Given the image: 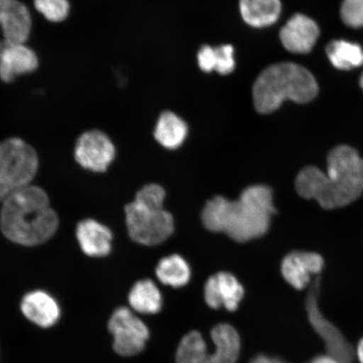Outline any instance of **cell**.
I'll use <instances>...</instances> for the list:
<instances>
[{
    "label": "cell",
    "instance_id": "f1b7e54d",
    "mask_svg": "<svg viewBox=\"0 0 363 363\" xmlns=\"http://www.w3.org/2000/svg\"><path fill=\"white\" fill-rule=\"evenodd\" d=\"M311 363H343L330 355H322L315 358Z\"/></svg>",
    "mask_w": 363,
    "mask_h": 363
},
{
    "label": "cell",
    "instance_id": "6da1fadb",
    "mask_svg": "<svg viewBox=\"0 0 363 363\" xmlns=\"http://www.w3.org/2000/svg\"><path fill=\"white\" fill-rule=\"evenodd\" d=\"M295 189L299 196L315 199L325 210L347 206L363 193V158L346 145L335 147L328 157V171L305 167L298 172Z\"/></svg>",
    "mask_w": 363,
    "mask_h": 363
},
{
    "label": "cell",
    "instance_id": "44dd1931",
    "mask_svg": "<svg viewBox=\"0 0 363 363\" xmlns=\"http://www.w3.org/2000/svg\"><path fill=\"white\" fill-rule=\"evenodd\" d=\"M177 363H216L215 351L208 350L206 340L197 330L186 334L176 352Z\"/></svg>",
    "mask_w": 363,
    "mask_h": 363
},
{
    "label": "cell",
    "instance_id": "4316f807",
    "mask_svg": "<svg viewBox=\"0 0 363 363\" xmlns=\"http://www.w3.org/2000/svg\"><path fill=\"white\" fill-rule=\"evenodd\" d=\"M198 63L201 69L211 72L216 69V50L210 45H203L198 53Z\"/></svg>",
    "mask_w": 363,
    "mask_h": 363
},
{
    "label": "cell",
    "instance_id": "9c48e42d",
    "mask_svg": "<svg viewBox=\"0 0 363 363\" xmlns=\"http://www.w3.org/2000/svg\"><path fill=\"white\" fill-rule=\"evenodd\" d=\"M74 156L84 169L106 172L116 157V147L108 136L99 130L87 131L76 143Z\"/></svg>",
    "mask_w": 363,
    "mask_h": 363
},
{
    "label": "cell",
    "instance_id": "83f0119b",
    "mask_svg": "<svg viewBox=\"0 0 363 363\" xmlns=\"http://www.w3.org/2000/svg\"><path fill=\"white\" fill-rule=\"evenodd\" d=\"M250 363H286L278 357H272L265 355H259L254 357Z\"/></svg>",
    "mask_w": 363,
    "mask_h": 363
},
{
    "label": "cell",
    "instance_id": "e0dca14e",
    "mask_svg": "<svg viewBox=\"0 0 363 363\" xmlns=\"http://www.w3.org/2000/svg\"><path fill=\"white\" fill-rule=\"evenodd\" d=\"M281 10L280 0H240V11L243 20L253 27L274 24L279 18Z\"/></svg>",
    "mask_w": 363,
    "mask_h": 363
},
{
    "label": "cell",
    "instance_id": "7a4b0ae2",
    "mask_svg": "<svg viewBox=\"0 0 363 363\" xmlns=\"http://www.w3.org/2000/svg\"><path fill=\"white\" fill-rule=\"evenodd\" d=\"M275 212L272 189L257 184L245 189L237 201L222 196L211 199L204 206L201 218L207 230L246 242L267 233Z\"/></svg>",
    "mask_w": 363,
    "mask_h": 363
},
{
    "label": "cell",
    "instance_id": "9a60e30c",
    "mask_svg": "<svg viewBox=\"0 0 363 363\" xmlns=\"http://www.w3.org/2000/svg\"><path fill=\"white\" fill-rule=\"evenodd\" d=\"M21 310L31 323L44 329L52 328L61 317V308L56 299L43 290L26 294L21 301Z\"/></svg>",
    "mask_w": 363,
    "mask_h": 363
},
{
    "label": "cell",
    "instance_id": "7c38bea8",
    "mask_svg": "<svg viewBox=\"0 0 363 363\" xmlns=\"http://www.w3.org/2000/svg\"><path fill=\"white\" fill-rule=\"evenodd\" d=\"M323 269V257L316 252H290L281 264L286 282L298 290L306 289L311 282L312 276H319Z\"/></svg>",
    "mask_w": 363,
    "mask_h": 363
},
{
    "label": "cell",
    "instance_id": "52a82bcc",
    "mask_svg": "<svg viewBox=\"0 0 363 363\" xmlns=\"http://www.w3.org/2000/svg\"><path fill=\"white\" fill-rule=\"evenodd\" d=\"M320 278L315 277L311 285L306 301V308L308 321L315 333L323 340L328 355L337 358L343 363H352L354 349L333 322L326 319L319 306Z\"/></svg>",
    "mask_w": 363,
    "mask_h": 363
},
{
    "label": "cell",
    "instance_id": "603a6c76",
    "mask_svg": "<svg viewBox=\"0 0 363 363\" xmlns=\"http://www.w3.org/2000/svg\"><path fill=\"white\" fill-rule=\"evenodd\" d=\"M329 60L340 70H352L363 65V50L359 45L347 40H334L326 48Z\"/></svg>",
    "mask_w": 363,
    "mask_h": 363
},
{
    "label": "cell",
    "instance_id": "3957f363",
    "mask_svg": "<svg viewBox=\"0 0 363 363\" xmlns=\"http://www.w3.org/2000/svg\"><path fill=\"white\" fill-rule=\"evenodd\" d=\"M58 216L48 195L30 184L18 190L2 203L0 228L11 242L26 247L38 246L56 233Z\"/></svg>",
    "mask_w": 363,
    "mask_h": 363
},
{
    "label": "cell",
    "instance_id": "2e32d148",
    "mask_svg": "<svg viewBox=\"0 0 363 363\" xmlns=\"http://www.w3.org/2000/svg\"><path fill=\"white\" fill-rule=\"evenodd\" d=\"M76 235L82 251L87 256L106 257L111 251L112 233L97 220L87 219L80 221L77 226Z\"/></svg>",
    "mask_w": 363,
    "mask_h": 363
},
{
    "label": "cell",
    "instance_id": "5b68a950",
    "mask_svg": "<svg viewBox=\"0 0 363 363\" xmlns=\"http://www.w3.org/2000/svg\"><path fill=\"white\" fill-rule=\"evenodd\" d=\"M165 197L162 186L150 184L139 190L133 202L127 204V230L135 242L157 246L174 233V217L163 207Z\"/></svg>",
    "mask_w": 363,
    "mask_h": 363
},
{
    "label": "cell",
    "instance_id": "8fae6325",
    "mask_svg": "<svg viewBox=\"0 0 363 363\" xmlns=\"http://www.w3.org/2000/svg\"><path fill=\"white\" fill-rule=\"evenodd\" d=\"M38 65V56L26 43L0 40V79L4 83H11L17 76L34 72Z\"/></svg>",
    "mask_w": 363,
    "mask_h": 363
},
{
    "label": "cell",
    "instance_id": "7402d4cb",
    "mask_svg": "<svg viewBox=\"0 0 363 363\" xmlns=\"http://www.w3.org/2000/svg\"><path fill=\"white\" fill-rule=\"evenodd\" d=\"M156 274L163 284L172 288H181L189 282L191 270L184 257L174 254L159 262Z\"/></svg>",
    "mask_w": 363,
    "mask_h": 363
},
{
    "label": "cell",
    "instance_id": "ba28073f",
    "mask_svg": "<svg viewBox=\"0 0 363 363\" xmlns=\"http://www.w3.org/2000/svg\"><path fill=\"white\" fill-rule=\"evenodd\" d=\"M113 337V349L121 357H134L144 350L150 337L146 324L129 308L113 311L108 323Z\"/></svg>",
    "mask_w": 363,
    "mask_h": 363
},
{
    "label": "cell",
    "instance_id": "d4e9b609",
    "mask_svg": "<svg viewBox=\"0 0 363 363\" xmlns=\"http://www.w3.org/2000/svg\"><path fill=\"white\" fill-rule=\"evenodd\" d=\"M340 16L348 26L353 28L363 27V0H344Z\"/></svg>",
    "mask_w": 363,
    "mask_h": 363
},
{
    "label": "cell",
    "instance_id": "ac0fdd59",
    "mask_svg": "<svg viewBox=\"0 0 363 363\" xmlns=\"http://www.w3.org/2000/svg\"><path fill=\"white\" fill-rule=\"evenodd\" d=\"M216 363H237L242 342L240 335L233 325L221 323L215 326L211 333Z\"/></svg>",
    "mask_w": 363,
    "mask_h": 363
},
{
    "label": "cell",
    "instance_id": "4fadbf2b",
    "mask_svg": "<svg viewBox=\"0 0 363 363\" xmlns=\"http://www.w3.org/2000/svg\"><path fill=\"white\" fill-rule=\"evenodd\" d=\"M33 19L28 8L19 0H0V28L3 39L26 43L30 35Z\"/></svg>",
    "mask_w": 363,
    "mask_h": 363
},
{
    "label": "cell",
    "instance_id": "277c9868",
    "mask_svg": "<svg viewBox=\"0 0 363 363\" xmlns=\"http://www.w3.org/2000/svg\"><path fill=\"white\" fill-rule=\"evenodd\" d=\"M317 94L314 76L306 68L291 62L267 67L252 89L254 106L262 113L278 110L287 99L299 104L311 102Z\"/></svg>",
    "mask_w": 363,
    "mask_h": 363
},
{
    "label": "cell",
    "instance_id": "f546056e",
    "mask_svg": "<svg viewBox=\"0 0 363 363\" xmlns=\"http://www.w3.org/2000/svg\"><path fill=\"white\" fill-rule=\"evenodd\" d=\"M356 354L360 363H363V338L358 343Z\"/></svg>",
    "mask_w": 363,
    "mask_h": 363
},
{
    "label": "cell",
    "instance_id": "30bf717a",
    "mask_svg": "<svg viewBox=\"0 0 363 363\" xmlns=\"http://www.w3.org/2000/svg\"><path fill=\"white\" fill-rule=\"evenodd\" d=\"M204 301L213 310L224 307L233 312L238 310L244 296V288L230 272H221L213 275L204 286Z\"/></svg>",
    "mask_w": 363,
    "mask_h": 363
},
{
    "label": "cell",
    "instance_id": "5bb4252c",
    "mask_svg": "<svg viewBox=\"0 0 363 363\" xmlns=\"http://www.w3.org/2000/svg\"><path fill=\"white\" fill-rule=\"evenodd\" d=\"M320 30L311 18L296 13L280 30V40L289 52L298 54L310 52L319 38Z\"/></svg>",
    "mask_w": 363,
    "mask_h": 363
},
{
    "label": "cell",
    "instance_id": "4dcf8cb0",
    "mask_svg": "<svg viewBox=\"0 0 363 363\" xmlns=\"http://www.w3.org/2000/svg\"><path fill=\"white\" fill-rule=\"evenodd\" d=\"M360 86H361L362 89L363 90V72H362V74L361 79H360Z\"/></svg>",
    "mask_w": 363,
    "mask_h": 363
},
{
    "label": "cell",
    "instance_id": "d6986e66",
    "mask_svg": "<svg viewBox=\"0 0 363 363\" xmlns=\"http://www.w3.org/2000/svg\"><path fill=\"white\" fill-rule=\"evenodd\" d=\"M128 301L131 308L139 314L155 315L162 310V295L153 281L140 280L131 289Z\"/></svg>",
    "mask_w": 363,
    "mask_h": 363
},
{
    "label": "cell",
    "instance_id": "484cf974",
    "mask_svg": "<svg viewBox=\"0 0 363 363\" xmlns=\"http://www.w3.org/2000/svg\"><path fill=\"white\" fill-rule=\"evenodd\" d=\"M216 50V71L220 74H230L235 69L234 48L230 45H222Z\"/></svg>",
    "mask_w": 363,
    "mask_h": 363
},
{
    "label": "cell",
    "instance_id": "8992f818",
    "mask_svg": "<svg viewBox=\"0 0 363 363\" xmlns=\"http://www.w3.org/2000/svg\"><path fill=\"white\" fill-rule=\"evenodd\" d=\"M38 164L35 149L24 140L12 138L0 143V203L30 185Z\"/></svg>",
    "mask_w": 363,
    "mask_h": 363
},
{
    "label": "cell",
    "instance_id": "ffe728a7",
    "mask_svg": "<svg viewBox=\"0 0 363 363\" xmlns=\"http://www.w3.org/2000/svg\"><path fill=\"white\" fill-rule=\"evenodd\" d=\"M188 135V125L175 115L166 111L159 117L154 136L163 147L175 150L183 145Z\"/></svg>",
    "mask_w": 363,
    "mask_h": 363
},
{
    "label": "cell",
    "instance_id": "cb8c5ba5",
    "mask_svg": "<svg viewBox=\"0 0 363 363\" xmlns=\"http://www.w3.org/2000/svg\"><path fill=\"white\" fill-rule=\"evenodd\" d=\"M34 6L45 19L55 23L65 21L70 10L68 0H34Z\"/></svg>",
    "mask_w": 363,
    "mask_h": 363
}]
</instances>
